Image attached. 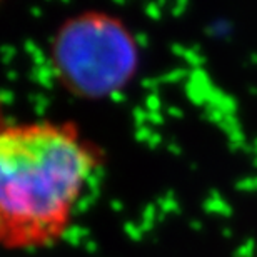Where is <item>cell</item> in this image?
Here are the masks:
<instances>
[{
	"label": "cell",
	"mask_w": 257,
	"mask_h": 257,
	"mask_svg": "<svg viewBox=\"0 0 257 257\" xmlns=\"http://www.w3.org/2000/svg\"><path fill=\"white\" fill-rule=\"evenodd\" d=\"M102 164V149L72 120L0 122V247L59 244Z\"/></svg>",
	"instance_id": "6da1fadb"
},
{
	"label": "cell",
	"mask_w": 257,
	"mask_h": 257,
	"mask_svg": "<svg viewBox=\"0 0 257 257\" xmlns=\"http://www.w3.org/2000/svg\"><path fill=\"white\" fill-rule=\"evenodd\" d=\"M50 62L59 84L80 99L125 90L141 67V47L125 22L109 12H80L55 30Z\"/></svg>",
	"instance_id": "7a4b0ae2"
}]
</instances>
